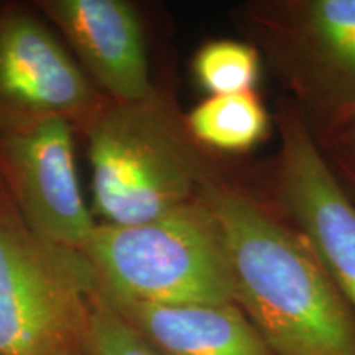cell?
I'll return each instance as SVG.
<instances>
[{"label": "cell", "mask_w": 355, "mask_h": 355, "mask_svg": "<svg viewBox=\"0 0 355 355\" xmlns=\"http://www.w3.org/2000/svg\"><path fill=\"white\" fill-rule=\"evenodd\" d=\"M193 73L209 96L254 91L260 74V53L248 42L216 40L202 44L194 55Z\"/></svg>", "instance_id": "cell-12"}, {"label": "cell", "mask_w": 355, "mask_h": 355, "mask_svg": "<svg viewBox=\"0 0 355 355\" xmlns=\"http://www.w3.org/2000/svg\"><path fill=\"white\" fill-rule=\"evenodd\" d=\"M0 99L19 119L91 121L102 109L96 89L46 26L12 13L0 21Z\"/></svg>", "instance_id": "cell-8"}, {"label": "cell", "mask_w": 355, "mask_h": 355, "mask_svg": "<svg viewBox=\"0 0 355 355\" xmlns=\"http://www.w3.org/2000/svg\"><path fill=\"white\" fill-rule=\"evenodd\" d=\"M81 250L105 295L152 304H235L227 241L201 194L157 219L97 224Z\"/></svg>", "instance_id": "cell-3"}, {"label": "cell", "mask_w": 355, "mask_h": 355, "mask_svg": "<svg viewBox=\"0 0 355 355\" xmlns=\"http://www.w3.org/2000/svg\"><path fill=\"white\" fill-rule=\"evenodd\" d=\"M43 10L114 102L152 96L141 20L123 0H50Z\"/></svg>", "instance_id": "cell-9"}, {"label": "cell", "mask_w": 355, "mask_h": 355, "mask_svg": "<svg viewBox=\"0 0 355 355\" xmlns=\"http://www.w3.org/2000/svg\"><path fill=\"white\" fill-rule=\"evenodd\" d=\"M71 125L63 117H26L2 128L0 176L30 229L81 250L97 222L79 186Z\"/></svg>", "instance_id": "cell-7"}, {"label": "cell", "mask_w": 355, "mask_h": 355, "mask_svg": "<svg viewBox=\"0 0 355 355\" xmlns=\"http://www.w3.org/2000/svg\"><path fill=\"white\" fill-rule=\"evenodd\" d=\"M277 201L355 313V202L327 165L295 104L279 102Z\"/></svg>", "instance_id": "cell-6"}, {"label": "cell", "mask_w": 355, "mask_h": 355, "mask_svg": "<svg viewBox=\"0 0 355 355\" xmlns=\"http://www.w3.org/2000/svg\"><path fill=\"white\" fill-rule=\"evenodd\" d=\"M87 355H162L99 291L91 314Z\"/></svg>", "instance_id": "cell-13"}, {"label": "cell", "mask_w": 355, "mask_h": 355, "mask_svg": "<svg viewBox=\"0 0 355 355\" xmlns=\"http://www.w3.org/2000/svg\"><path fill=\"white\" fill-rule=\"evenodd\" d=\"M94 211L102 224L133 225L199 196L212 176L181 117L157 91L104 105L87 125Z\"/></svg>", "instance_id": "cell-2"}, {"label": "cell", "mask_w": 355, "mask_h": 355, "mask_svg": "<svg viewBox=\"0 0 355 355\" xmlns=\"http://www.w3.org/2000/svg\"><path fill=\"white\" fill-rule=\"evenodd\" d=\"M102 295L162 355H272L237 304H152Z\"/></svg>", "instance_id": "cell-10"}, {"label": "cell", "mask_w": 355, "mask_h": 355, "mask_svg": "<svg viewBox=\"0 0 355 355\" xmlns=\"http://www.w3.org/2000/svg\"><path fill=\"white\" fill-rule=\"evenodd\" d=\"M191 139L222 153H247L268 137L270 115L255 91L209 96L184 117Z\"/></svg>", "instance_id": "cell-11"}, {"label": "cell", "mask_w": 355, "mask_h": 355, "mask_svg": "<svg viewBox=\"0 0 355 355\" xmlns=\"http://www.w3.org/2000/svg\"><path fill=\"white\" fill-rule=\"evenodd\" d=\"M99 291L84 252L30 229L0 178V355H87Z\"/></svg>", "instance_id": "cell-4"}, {"label": "cell", "mask_w": 355, "mask_h": 355, "mask_svg": "<svg viewBox=\"0 0 355 355\" xmlns=\"http://www.w3.org/2000/svg\"><path fill=\"white\" fill-rule=\"evenodd\" d=\"M235 19L318 145L355 121V0H250Z\"/></svg>", "instance_id": "cell-5"}, {"label": "cell", "mask_w": 355, "mask_h": 355, "mask_svg": "<svg viewBox=\"0 0 355 355\" xmlns=\"http://www.w3.org/2000/svg\"><path fill=\"white\" fill-rule=\"evenodd\" d=\"M225 234L234 303L272 355H355V313L308 243L248 191L209 176L199 191Z\"/></svg>", "instance_id": "cell-1"}, {"label": "cell", "mask_w": 355, "mask_h": 355, "mask_svg": "<svg viewBox=\"0 0 355 355\" xmlns=\"http://www.w3.org/2000/svg\"><path fill=\"white\" fill-rule=\"evenodd\" d=\"M337 181L355 202V121L319 145Z\"/></svg>", "instance_id": "cell-14"}]
</instances>
